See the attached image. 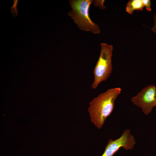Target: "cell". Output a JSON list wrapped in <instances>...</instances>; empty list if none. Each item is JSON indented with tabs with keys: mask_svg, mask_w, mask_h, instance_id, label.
<instances>
[{
	"mask_svg": "<svg viewBox=\"0 0 156 156\" xmlns=\"http://www.w3.org/2000/svg\"><path fill=\"white\" fill-rule=\"evenodd\" d=\"M135 138L131 134L129 129L125 130L118 138L109 139L101 156H113L121 148L127 150H131L136 144Z\"/></svg>",
	"mask_w": 156,
	"mask_h": 156,
	"instance_id": "5",
	"label": "cell"
},
{
	"mask_svg": "<svg viewBox=\"0 0 156 156\" xmlns=\"http://www.w3.org/2000/svg\"><path fill=\"white\" fill-rule=\"evenodd\" d=\"M154 24L153 27L151 28V30L155 32H156V12L154 17Z\"/></svg>",
	"mask_w": 156,
	"mask_h": 156,
	"instance_id": "9",
	"label": "cell"
},
{
	"mask_svg": "<svg viewBox=\"0 0 156 156\" xmlns=\"http://www.w3.org/2000/svg\"><path fill=\"white\" fill-rule=\"evenodd\" d=\"M144 7L142 0H131L127 3L126 11L130 14H133L135 10L142 11Z\"/></svg>",
	"mask_w": 156,
	"mask_h": 156,
	"instance_id": "6",
	"label": "cell"
},
{
	"mask_svg": "<svg viewBox=\"0 0 156 156\" xmlns=\"http://www.w3.org/2000/svg\"><path fill=\"white\" fill-rule=\"evenodd\" d=\"M100 55L94 68V81L92 88H96L101 82L106 81L112 73V58L113 47L112 45L102 43Z\"/></svg>",
	"mask_w": 156,
	"mask_h": 156,
	"instance_id": "3",
	"label": "cell"
},
{
	"mask_svg": "<svg viewBox=\"0 0 156 156\" xmlns=\"http://www.w3.org/2000/svg\"><path fill=\"white\" fill-rule=\"evenodd\" d=\"M131 100L144 114H148L156 106V86L151 84L145 87Z\"/></svg>",
	"mask_w": 156,
	"mask_h": 156,
	"instance_id": "4",
	"label": "cell"
},
{
	"mask_svg": "<svg viewBox=\"0 0 156 156\" xmlns=\"http://www.w3.org/2000/svg\"><path fill=\"white\" fill-rule=\"evenodd\" d=\"M93 2L92 0H70L72 9L68 15L81 30L99 34L100 30L98 25L93 22L90 16V9Z\"/></svg>",
	"mask_w": 156,
	"mask_h": 156,
	"instance_id": "2",
	"label": "cell"
},
{
	"mask_svg": "<svg viewBox=\"0 0 156 156\" xmlns=\"http://www.w3.org/2000/svg\"><path fill=\"white\" fill-rule=\"evenodd\" d=\"M18 2V0H13V3L12 6L10 8V11L13 16L15 17L17 16L18 12L17 9V5Z\"/></svg>",
	"mask_w": 156,
	"mask_h": 156,
	"instance_id": "7",
	"label": "cell"
},
{
	"mask_svg": "<svg viewBox=\"0 0 156 156\" xmlns=\"http://www.w3.org/2000/svg\"><path fill=\"white\" fill-rule=\"evenodd\" d=\"M155 33L156 34V32H155ZM156 47V45H155Z\"/></svg>",
	"mask_w": 156,
	"mask_h": 156,
	"instance_id": "10",
	"label": "cell"
},
{
	"mask_svg": "<svg viewBox=\"0 0 156 156\" xmlns=\"http://www.w3.org/2000/svg\"><path fill=\"white\" fill-rule=\"evenodd\" d=\"M121 91V89L118 87L109 89L90 103L88 111L90 119L98 129L103 127L105 120L112 112L114 102Z\"/></svg>",
	"mask_w": 156,
	"mask_h": 156,
	"instance_id": "1",
	"label": "cell"
},
{
	"mask_svg": "<svg viewBox=\"0 0 156 156\" xmlns=\"http://www.w3.org/2000/svg\"><path fill=\"white\" fill-rule=\"evenodd\" d=\"M142 1L144 6L146 8V10L149 11H151V1L150 0H142Z\"/></svg>",
	"mask_w": 156,
	"mask_h": 156,
	"instance_id": "8",
	"label": "cell"
}]
</instances>
